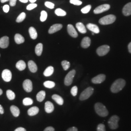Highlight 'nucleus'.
Returning <instances> with one entry per match:
<instances>
[{
    "label": "nucleus",
    "mask_w": 131,
    "mask_h": 131,
    "mask_svg": "<svg viewBox=\"0 0 131 131\" xmlns=\"http://www.w3.org/2000/svg\"><path fill=\"white\" fill-rule=\"evenodd\" d=\"M126 84V82L124 80L118 79L116 80L111 86V91L113 93H116L124 88Z\"/></svg>",
    "instance_id": "1"
},
{
    "label": "nucleus",
    "mask_w": 131,
    "mask_h": 131,
    "mask_svg": "<svg viewBox=\"0 0 131 131\" xmlns=\"http://www.w3.org/2000/svg\"><path fill=\"white\" fill-rule=\"evenodd\" d=\"M94 108L96 113L101 117H105L109 114L107 108L102 103H96Z\"/></svg>",
    "instance_id": "2"
},
{
    "label": "nucleus",
    "mask_w": 131,
    "mask_h": 131,
    "mask_svg": "<svg viewBox=\"0 0 131 131\" xmlns=\"http://www.w3.org/2000/svg\"><path fill=\"white\" fill-rule=\"evenodd\" d=\"M116 19V17L114 15H108L100 19L99 22L101 25H108L114 23Z\"/></svg>",
    "instance_id": "3"
},
{
    "label": "nucleus",
    "mask_w": 131,
    "mask_h": 131,
    "mask_svg": "<svg viewBox=\"0 0 131 131\" xmlns=\"http://www.w3.org/2000/svg\"><path fill=\"white\" fill-rule=\"evenodd\" d=\"M119 121V117L117 115H114L110 117L108 121V125L110 129L112 130L117 129L118 127V122Z\"/></svg>",
    "instance_id": "4"
},
{
    "label": "nucleus",
    "mask_w": 131,
    "mask_h": 131,
    "mask_svg": "<svg viewBox=\"0 0 131 131\" xmlns=\"http://www.w3.org/2000/svg\"><path fill=\"white\" fill-rule=\"evenodd\" d=\"M94 89L92 87H89L84 90L80 96L79 99L81 101H84L89 97L93 94Z\"/></svg>",
    "instance_id": "5"
},
{
    "label": "nucleus",
    "mask_w": 131,
    "mask_h": 131,
    "mask_svg": "<svg viewBox=\"0 0 131 131\" xmlns=\"http://www.w3.org/2000/svg\"><path fill=\"white\" fill-rule=\"evenodd\" d=\"M76 73V71L74 70L70 71L66 76L64 80V84L67 86H69L72 84L73 80Z\"/></svg>",
    "instance_id": "6"
},
{
    "label": "nucleus",
    "mask_w": 131,
    "mask_h": 131,
    "mask_svg": "<svg viewBox=\"0 0 131 131\" xmlns=\"http://www.w3.org/2000/svg\"><path fill=\"white\" fill-rule=\"evenodd\" d=\"M110 51V47L107 45H104L99 47L97 50V53L99 56H103L107 54Z\"/></svg>",
    "instance_id": "7"
},
{
    "label": "nucleus",
    "mask_w": 131,
    "mask_h": 131,
    "mask_svg": "<svg viewBox=\"0 0 131 131\" xmlns=\"http://www.w3.org/2000/svg\"><path fill=\"white\" fill-rule=\"evenodd\" d=\"M110 8V5L108 4L101 5L94 10V13L96 14H101L103 12L107 11Z\"/></svg>",
    "instance_id": "8"
},
{
    "label": "nucleus",
    "mask_w": 131,
    "mask_h": 131,
    "mask_svg": "<svg viewBox=\"0 0 131 131\" xmlns=\"http://www.w3.org/2000/svg\"><path fill=\"white\" fill-rule=\"evenodd\" d=\"M23 88L27 92H31L33 90V84L32 81L29 79L24 81L23 83Z\"/></svg>",
    "instance_id": "9"
},
{
    "label": "nucleus",
    "mask_w": 131,
    "mask_h": 131,
    "mask_svg": "<svg viewBox=\"0 0 131 131\" xmlns=\"http://www.w3.org/2000/svg\"><path fill=\"white\" fill-rule=\"evenodd\" d=\"M2 77L5 82H9L12 79V73L10 70L5 69L2 72Z\"/></svg>",
    "instance_id": "10"
},
{
    "label": "nucleus",
    "mask_w": 131,
    "mask_h": 131,
    "mask_svg": "<svg viewBox=\"0 0 131 131\" xmlns=\"http://www.w3.org/2000/svg\"><path fill=\"white\" fill-rule=\"evenodd\" d=\"M105 78H106V76L104 74H101L94 77L92 79L91 81L93 84H99L104 82L105 80Z\"/></svg>",
    "instance_id": "11"
},
{
    "label": "nucleus",
    "mask_w": 131,
    "mask_h": 131,
    "mask_svg": "<svg viewBox=\"0 0 131 131\" xmlns=\"http://www.w3.org/2000/svg\"><path fill=\"white\" fill-rule=\"evenodd\" d=\"M9 44V39L7 36H4L0 39V48L5 49L7 48Z\"/></svg>",
    "instance_id": "12"
},
{
    "label": "nucleus",
    "mask_w": 131,
    "mask_h": 131,
    "mask_svg": "<svg viewBox=\"0 0 131 131\" xmlns=\"http://www.w3.org/2000/svg\"><path fill=\"white\" fill-rule=\"evenodd\" d=\"M67 30L69 34L71 37L76 38L78 37V33L76 31L75 28L72 24H69L67 26Z\"/></svg>",
    "instance_id": "13"
},
{
    "label": "nucleus",
    "mask_w": 131,
    "mask_h": 131,
    "mask_svg": "<svg viewBox=\"0 0 131 131\" xmlns=\"http://www.w3.org/2000/svg\"><path fill=\"white\" fill-rule=\"evenodd\" d=\"M63 27V25L61 24H55L52 25L49 30L48 32L50 34L56 33V32L60 30Z\"/></svg>",
    "instance_id": "14"
},
{
    "label": "nucleus",
    "mask_w": 131,
    "mask_h": 131,
    "mask_svg": "<svg viewBox=\"0 0 131 131\" xmlns=\"http://www.w3.org/2000/svg\"><path fill=\"white\" fill-rule=\"evenodd\" d=\"M122 13L125 16L131 15V3H129L125 5L122 10Z\"/></svg>",
    "instance_id": "15"
},
{
    "label": "nucleus",
    "mask_w": 131,
    "mask_h": 131,
    "mask_svg": "<svg viewBox=\"0 0 131 131\" xmlns=\"http://www.w3.org/2000/svg\"><path fill=\"white\" fill-rule=\"evenodd\" d=\"M86 27L93 33L98 34L100 32L99 28L98 26L96 24H88L86 25Z\"/></svg>",
    "instance_id": "16"
},
{
    "label": "nucleus",
    "mask_w": 131,
    "mask_h": 131,
    "mask_svg": "<svg viewBox=\"0 0 131 131\" xmlns=\"http://www.w3.org/2000/svg\"><path fill=\"white\" fill-rule=\"evenodd\" d=\"M90 44H91L90 38L88 37H85L82 39L81 43V45L82 48L85 49L89 47L90 45Z\"/></svg>",
    "instance_id": "17"
},
{
    "label": "nucleus",
    "mask_w": 131,
    "mask_h": 131,
    "mask_svg": "<svg viewBox=\"0 0 131 131\" xmlns=\"http://www.w3.org/2000/svg\"><path fill=\"white\" fill-rule=\"evenodd\" d=\"M54 105L51 102L48 101L45 104V110L47 113H51L54 110Z\"/></svg>",
    "instance_id": "18"
},
{
    "label": "nucleus",
    "mask_w": 131,
    "mask_h": 131,
    "mask_svg": "<svg viewBox=\"0 0 131 131\" xmlns=\"http://www.w3.org/2000/svg\"><path fill=\"white\" fill-rule=\"evenodd\" d=\"M28 66L29 70L33 73H35L38 70V67L34 61L30 60L28 63Z\"/></svg>",
    "instance_id": "19"
},
{
    "label": "nucleus",
    "mask_w": 131,
    "mask_h": 131,
    "mask_svg": "<svg viewBox=\"0 0 131 131\" xmlns=\"http://www.w3.org/2000/svg\"><path fill=\"white\" fill-rule=\"evenodd\" d=\"M52 98L58 104L60 105L63 104L64 100L59 95L57 94H54L52 96Z\"/></svg>",
    "instance_id": "20"
},
{
    "label": "nucleus",
    "mask_w": 131,
    "mask_h": 131,
    "mask_svg": "<svg viewBox=\"0 0 131 131\" xmlns=\"http://www.w3.org/2000/svg\"><path fill=\"white\" fill-rule=\"evenodd\" d=\"M39 109L37 106H34L30 108L28 110V115L30 116H33L37 115L39 112Z\"/></svg>",
    "instance_id": "21"
},
{
    "label": "nucleus",
    "mask_w": 131,
    "mask_h": 131,
    "mask_svg": "<svg viewBox=\"0 0 131 131\" xmlns=\"http://www.w3.org/2000/svg\"><path fill=\"white\" fill-rule=\"evenodd\" d=\"M10 111L12 115L15 117H19L20 114V111L19 108L15 105H12L10 107Z\"/></svg>",
    "instance_id": "22"
},
{
    "label": "nucleus",
    "mask_w": 131,
    "mask_h": 131,
    "mask_svg": "<svg viewBox=\"0 0 131 131\" xmlns=\"http://www.w3.org/2000/svg\"><path fill=\"white\" fill-rule=\"evenodd\" d=\"M29 33L30 34V37L33 39H36L38 37V33L35 29V28L33 27H31L29 29Z\"/></svg>",
    "instance_id": "23"
},
{
    "label": "nucleus",
    "mask_w": 131,
    "mask_h": 131,
    "mask_svg": "<svg viewBox=\"0 0 131 131\" xmlns=\"http://www.w3.org/2000/svg\"><path fill=\"white\" fill-rule=\"evenodd\" d=\"M76 27L78 31L82 34H85L86 32V29L84 24L82 23H78L76 24Z\"/></svg>",
    "instance_id": "24"
},
{
    "label": "nucleus",
    "mask_w": 131,
    "mask_h": 131,
    "mask_svg": "<svg viewBox=\"0 0 131 131\" xmlns=\"http://www.w3.org/2000/svg\"><path fill=\"white\" fill-rule=\"evenodd\" d=\"M14 39L16 43L18 44L23 43L25 41L24 38L20 34H16L15 35Z\"/></svg>",
    "instance_id": "25"
},
{
    "label": "nucleus",
    "mask_w": 131,
    "mask_h": 131,
    "mask_svg": "<svg viewBox=\"0 0 131 131\" xmlns=\"http://www.w3.org/2000/svg\"><path fill=\"white\" fill-rule=\"evenodd\" d=\"M16 67L19 70L22 71L25 69L26 65L24 61L23 60H19L16 63Z\"/></svg>",
    "instance_id": "26"
},
{
    "label": "nucleus",
    "mask_w": 131,
    "mask_h": 131,
    "mask_svg": "<svg viewBox=\"0 0 131 131\" xmlns=\"http://www.w3.org/2000/svg\"><path fill=\"white\" fill-rule=\"evenodd\" d=\"M54 71V69L53 67L52 66H49L46 68V69L44 71L43 74L46 77H49L50 76L53 74Z\"/></svg>",
    "instance_id": "27"
},
{
    "label": "nucleus",
    "mask_w": 131,
    "mask_h": 131,
    "mask_svg": "<svg viewBox=\"0 0 131 131\" xmlns=\"http://www.w3.org/2000/svg\"><path fill=\"white\" fill-rule=\"evenodd\" d=\"M43 51V44L42 43L38 44L35 48V52L38 56H40Z\"/></svg>",
    "instance_id": "28"
},
{
    "label": "nucleus",
    "mask_w": 131,
    "mask_h": 131,
    "mask_svg": "<svg viewBox=\"0 0 131 131\" xmlns=\"http://www.w3.org/2000/svg\"><path fill=\"white\" fill-rule=\"evenodd\" d=\"M45 96H46L45 91L43 90L40 91L37 95V99L38 102H41L44 100V99L45 98Z\"/></svg>",
    "instance_id": "29"
},
{
    "label": "nucleus",
    "mask_w": 131,
    "mask_h": 131,
    "mask_svg": "<svg viewBox=\"0 0 131 131\" xmlns=\"http://www.w3.org/2000/svg\"><path fill=\"white\" fill-rule=\"evenodd\" d=\"M44 85L45 87L48 89H52L54 88L56 85V84L54 82L50 81H47L44 83Z\"/></svg>",
    "instance_id": "30"
},
{
    "label": "nucleus",
    "mask_w": 131,
    "mask_h": 131,
    "mask_svg": "<svg viewBox=\"0 0 131 131\" xmlns=\"http://www.w3.org/2000/svg\"><path fill=\"white\" fill-rule=\"evenodd\" d=\"M6 95L9 100H13L15 98V94L11 90H7L6 91Z\"/></svg>",
    "instance_id": "31"
},
{
    "label": "nucleus",
    "mask_w": 131,
    "mask_h": 131,
    "mask_svg": "<svg viewBox=\"0 0 131 131\" xmlns=\"http://www.w3.org/2000/svg\"><path fill=\"white\" fill-rule=\"evenodd\" d=\"M55 14L58 16H65L67 15L66 12L61 8H57L55 10Z\"/></svg>",
    "instance_id": "32"
},
{
    "label": "nucleus",
    "mask_w": 131,
    "mask_h": 131,
    "mask_svg": "<svg viewBox=\"0 0 131 131\" xmlns=\"http://www.w3.org/2000/svg\"><path fill=\"white\" fill-rule=\"evenodd\" d=\"M26 18V14L24 12H22L19 15V16L17 17V18L16 19V22L17 23H21L22 21H23L24 19Z\"/></svg>",
    "instance_id": "33"
},
{
    "label": "nucleus",
    "mask_w": 131,
    "mask_h": 131,
    "mask_svg": "<svg viewBox=\"0 0 131 131\" xmlns=\"http://www.w3.org/2000/svg\"><path fill=\"white\" fill-rule=\"evenodd\" d=\"M23 104L25 106L32 105L33 103V100L30 98H25L23 100Z\"/></svg>",
    "instance_id": "34"
},
{
    "label": "nucleus",
    "mask_w": 131,
    "mask_h": 131,
    "mask_svg": "<svg viewBox=\"0 0 131 131\" xmlns=\"http://www.w3.org/2000/svg\"><path fill=\"white\" fill-rule=\"evenodd\" d=\"M61 65L63 67V69L65 70H68L70 67V63L69 61L64 60L61 62Z\"/></svg>",
    "instance_id": "35"
},
{
    "label": "nucleus",
    "mask_w": 131,
    "mask_h": 131,
    "mask_svg": "<svg viewBox=\"0 0 131 131\" xmlns=\"http://www.w3.org/2000/svg\"><path fill=\"white\" fill-rule=\"evenodd\" d=\"M40 14H41V16H40V19L41 21L44 22L46 20L47 18L48 14H47V12L44 10H43L41 12Z\"/></svg>",
    "instance_id": "36"
},
{
    "label": "nucleus",
    "mask_w": 131,
    "mask_h": 131,
    "mask_svg": "<svg viewBox=\"0 0 131 131\" xmlns=\"http://www.w3.org/2000/svg\"><path fill=\"white\" fill-rule=\"evenodd\" d=\"M91 5H88L85 6L84 7H83L81 9V12L83 14H86V13L89 12L90 10L91 9Z\"/></svg>",
    "instance_id": "37"
},
{
    "label": "nucleus",
    "mask_w": 131,
    "mask_h": 131,
    "mask_svg": "<svg viewBox=\"0 0 131 131\" xmlns=\"http://www.w3.org/2000/svg\"><path fill=\"white\" fill-rule=\"evenodd\" d=\"M70 92H71V94H72V95L73 96H76L77 95V92H78V88H77V87L76 86H73L71 88V89Z\"/></svg>",
    "instance_id": "38"
},
{
    "label": "nucleus",
    "mask_w": 131,
    "mask_h": 131,
    "mask_svg": "<svg viewBox=\"0 0 131 131\" xmlns=\"http://www.w3.org/2000/svg\"><path fill=\"white\" fill-rule=\"evenodd\" d=\"M37 6H38L37 4H36L35 3H31L27 6L26 9L28 10H31L35 8L36 7H37Z\"/></svg>",
    "instance_id": "39"
},
{
    "label": "nucleus",
    "mask_w": 131,
    "mask_h": 131,
    "mask_svg": "<svg viewBox=\"0 0 131 131\" xmlns=\"http://www.w3.org/2000/svg\"><path fill=\"white\" fill-rule=\"evenodd\" d=\"M45 5L50 9H53L54 7V4L50 2H46L45 3Z\"/></svg>",
    "instance_id": "40"
},
{
    "label": "nucleus",
    "mask_w": 131,
    "mask_h": 131,
    "mask_svg": "<svg viewBox=\"0 0 131 131\" xmlns=\"http://www.w3.org/2000/svg\"><path fill=\"white\" fill-rule=\"evenodd\" d=\"M97 131H106L105 125L102 123L99 124L97 126Z\"/></svg>",
    "instance_id": "41"
},
{
    "label": "nucleus",
    "mask_w": 131,
    "mask_h": 131,
    "mask_svg": "<svg viewBox=\"0 0 131 131\" xmlns=\"http://www.w3.org/2000/svg\"><path fill=\"white\" fill-rule=\"evenodd\" d=\"M70 3L75 5H80L82 4V2L80 0H70Z\"/></svg>",
    "instance_id": "42"
},
{
    "label": "nucleus",
    "mask_w": 131,
    "mask_h": 131,
    "mask_svg": "<svg viewBox=\"0 0 131 131\" xmlns=\"http://www.w3.org/2000/svg\"><path fill=\"white\" fill-rule=\"evenodd\" d=\"M9 6L8 5H5L3 6V10L5 12V13H8L9 11Z\"/></svg>",
    "instance_id": "43"
},
{
    "label": "nucleus",
    "mask_w": 131,
    "mask_h": 131,
    "mask_svg": "<svg viewBox=\"0 0 131 131\" xmlns=\"http://www.w3.org/2000/svg\"><path fill=\"white\" fill-rule=\"evenodd\" d=\"M17 0H9V5L11 6H15L16 5Z\"/></svg>",
    "instance_id": "44"
},
{
    "label": "nucleus",
    "mask_w": 131,
    "mask_h": 131,
    "mask_svg": "<svg viewBox=\"0 0 131 131\" xmlns=\"http://www.w3.org/2000/svg\"><path fill=\"white\" fill-rule=\"evenodd\" d=\"M44 131H54V129L52 127H47L45 129Z\"/></svg>",
    "instance_id": "45"
},
{
    "label": "nucleus",
    "mask_w": 131,
    "mask_h": 131,
    "mask_svg": "<svg viewBox=\"0 0 131 131\" xmlns=\"http://www.w3.org/2000/svg\"><path fill=\"white\" fill-rule=\"evenodd\" d=\"M67 131H78V129L75 127H72L69 128Z\"/></svg>",
    "instance_id": "46"
},
{
    "label": "nucleus",
    "mask_w": 131,
    "mask_h": 131,
    "mask_svg": "<svg viewBox=\"0 0 131 131\" xmlns=\"http://www.w3.org/2000/svg\"><path fill=\"white\" fill-rule=\"evenodd\" d=\"M14 131H26V130L23 127H19L17 128Z\"/></svg>",
    "instance_id": "47"
},
{
    "label": "nucleus",
    "mask_w": 131,
    "mask_h": 131,
    "mask_svg": "<svg viewBox=\"0 0 131 131\" xmlns=\"http://www.w3.org/2000/svg\"><path fill=\"white\" fill-rule=\"evenodd\" d=\"M4 113V109L3 107V106L0 105V114H3Z\"/></svg>",
    "instance_id": "48"
},
{
    "label": "nucleus",
    "mask_w": 131,
    "mask_h": 131,
    "mask_svg": "<svg viewBox=\"0 0 131 131\" xmlns=\"http://www.w3.org/2000/svg\"><path fill=\"white\" fill-rule=\"evenodd\" d=\"M128 50H129V52L131 53V42L128 45Z\"/></svg>",
    "instance_id": "49"
},
{
    "label": "nucleus",
    "mask_w": 131,
    "mask_h": 131,
    "mask_svg": "<svg viewBox=\"0 0 131 131\" xmlns=\"http://www.w3.org/2000/svg\"><path fill=\"white\" fill-rule=\"evenodd\" d=\"M20 2L23 3H27L28 2V0H19Z\"/></svg>",
    "instance_id": "50"
},
{
    "label": "nucleus",
    "mask_w": 131,
    "mask_h": 131,
    "mask_svg": "<svg viewBox=\"0 0 131 131\" xmlns=\"http://www.w3.org/2000/svg\"><path fill=\"white\" fill-rule=\"evenodd\" d=\"M0 1H1V2L2 3H5V2L9 1V0H0Z\"/></svg>",
    "instance_id": "51"
},
{
    "label": "nucleus",
    "mask_w": 131,
    "mask_h": 131,
    "mask_svg": "<svg viewBox=\"0 0 131 131\" xmlns=\"http://www.w3.org/2000/svg\"><path fill=\"white\" fill-rule=\"evenodd\" d=\"M28 1H29V2H30L31 3H34L35 2H36L37 0H28Z\"/></svg>",
    "instance_id": "52"
},
{
    "label": "nucleus",
    "mask_w": 131,
    "mask_h": 131,
    "mask_svg": "<svg viewBox=\"0 0 131 131\" xmlns=\"http://www.w3.org/2000/svg\"><path fill=\"white\" fill-rule=\"evenodd\" d=\"M3 90H2V89H0V96L3 94Z\"/></svg>",
    "instance_id": "53"
},
{
    "label": "nucleus",
    "mask_w": 131,
    "mask_h": 131,
    "mask_svg": "<svg viewBox=\"0 0 131 131\" xmlns=\"http://www.w3.org/2000/svg\"><path fill=\"white\" fill-rule=\"evenodd\" d=\"M92 35H94V33H92Z\"/></svg>",
    "instance_id": "54"
},
{
    "label": "nucleus",
    "mask_w": 131,
    "mask_h": 131,
    "mask_svg": "<svg viewBox=\"0 0 131 131\" xmlns=\"http://www.w3.org/2000/svg\"><path fill=\"white\" fill-rule=\"evenodd\" d=\"M0 56H1V55H0Z\"/></svg>",
    "instance_id": "55"
}]
</instances>
